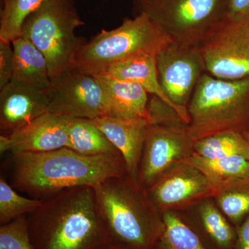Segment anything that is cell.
<instances>
[{
	"label": "cell",
	"mask_w": 249,
	"mask_h": 249,
	"mask_svg": "<svg viewBox=\"0 0 249 249\" xmlns=\"http://www.w3.org/2000/svg\"><path fill=\"white\" fill-rule=\"evenodd\" d=\"M99 75L140 85L149 94L158 98L174 109L183 122L189 124V114L175 106L162 89L157 72L156 55H142L118 62Z\"/></svg>",
	"instance_id": "16"
},
{
	"label": "cell",
	"mask_w": 249,
	"mask_h": 249,
	"mask_svg": "<svg viewBox=\"0 0 249 249\" xmlns=\"http://www.w3.org/2000/svg\"><path fill=\"white\" fill-rule=\"evenodd\" d=\"M93 188L98 215L111 245L155 249L163 231V220L138 181L127 174Z\"/></svg>",
	"instance_id": "3"
},
{
	"label": "cell",
	"mask_w": 249,
	"mask_h": 249,
	"mask_svg": "<svg viewBox=\"0 0 249 249\" xmlns=\"http://www.w3.org/2000/svg\"><path fill=\"white\" fill-rule=\"evenodd\" d=\"M163 231L154 249H207L186 222L173 213L162 217Z\"/></svg>",
	"instance_id": "23"
},
{
	"label": "cell",
	"mask_w": 249,
	"mask_h": 249,
	"mask_svg": "<svg viewBox=\"0 0 249 249\" xmlns=\"http://www.w3.org/2000/svg\"><path fill=\"white\" fill-rule=\"evenodd\" d=\"M162 89L175 106L188 113V106L206 65L199 45L172 42L157 55Z\"/></svg>",
	"instance_id": "11"
},
{
	"label": "cell",
	"mask_w": 249,
	"mask_h": 249,
	"mask_svg": "<svg viewBox=\"0 0 249 249\" xmlns=\"http://www.w3.org/2000/svg\"><path fill=\"white\" fill-rule=\"evenodd\" d=\"M65 118L68 132L67 147L84 155H121L92 120L69 116Z\"/></svg>",
	"instance_id": "19"
},
{
	"label": "cell",
	"mask_w": 249,
	"mask_h": 249,
	"mask_svg": "<svg viewBox=\"0 0 249 249\" xmlns=\"http://www.w3.org/2000/svg\"><path fill=\"white\" fill-rule=\"evenodd\" d=\"M50 0H3L0 15V40L12 42L21 35L29 15Z\"/></svg>",
	"instance_id": "24"
},
{
	"label": "cell",
	"mask_w": 249,
	"mask_h": 249,
	"mask_svg": "<svg viewBox=\"0 0 249 249\" xmlns=\"http://www.w3.org/2000/svg\"><path fill=\"white\" fill-rule=\"evenodd\" d=\"M0 249H35L29 236L27 215L0 226Z\"/></svg>",
	"instance_id": "27"
},
{
	"label": "cell",
	"mask_w": 249,
	"mask_h": 249,
	"mask_svg": "<svg viewBox=\"0 0 249 249\" xmlns=\"http://www.w3.org/2000/svg\"><path fill=\"white\" fill-rule=\"evenodd\" d=\"M11 43L14 53L12 80L46 88H53L48 63L43 53L22 36H19Z\"/></svg>",
	"instance_id": "18"
},
{
	"label": "cell",
	"mask_w": 249,
	"mask_h": 249,
	"mask_svg": "<svg viewBox=\"0 0 249 249\" xmlns=\"http://www.w3.org/2000/svg\"><path fill=\"white\" fill-rule=\"evenodd\" d=\"M146 190L156 209L164 211L215 196L217 191L199 170L184 163L173 167Z\"/></svg>",
	"instance_id": "12"
},
{
	"label": "cell",
	"mask_w": 249,
	"mask_h": 249,
	"mask_svg": "<svg viewBox=\"0 0 249 249\" xmlns=\"http://www.w3.org/2000/svg\"><path fill=\"white\" fill-rule=\"evenodd\" d=\"M49 112L91 120L114 117L110 100L101 82L93 75L74 69L53 82Z\"/></svg>",
	"instance_id": "10"
},
{
	"label": "cell",
	"mask_w": 249,
	"mask_h": 249,
	"mask_svg": "<svg viewBox=\"0 0 249 249\" xmlns=\"http://www.w3.org/2000/svg\"><path fill=\"white\" fill-rule=\"evenodd\" d=\"M147 117L149 124L138 175L139 184L145 189L193 155L195 144L188 124L155 96L149 103Z\"/></svg>",
	"instance_id": "7"
},
{
	"label": "cell",
	"mask_w": 249,
	"mask_h": 249,
	"mask_svg": "<svg viewBox=\"0 0 249 249\" xmlns=\"http://www.w3.org/2000/svg\"><path fill=\"white\" fill-rule=\"evenodd\" d=\"M183 163L195 167L216 188L249 178V160L240 155L206 159L193 153Z\"/></svg>",
	"instance_id": "20"
},
{
	"label": "cell",
	"mask_w": 249,
	"mask_h": 249,
	"mask_svg": "<svg viewBox=\"0 0 249 249\" xmlns=\"http://www.w3.org/2000/svg\"><path fill=\"white\" fill-rule=\"evenodd\" d=\"M200 229L195 231L207 249H235L237 232L212 203L199 209Z\"/></svg>",
	"instance_id": "21"
},
{
	"label": "cell",
	"mask_w": 249,
	"mask_h": 249,
	"mask_svg": "<svg viewBox=\"0 0 249 249\" xmlns=\"http://www.w3.org/2000/svg\"><path fill=\"white\" fill-rule=\"evenodd\" d=\"M27 217L35 249H105L110 245L91 186L61 191Z\"/></svg>",
	"instance_id": "2"
},
{
	"label": "cell",
	"mask_w": 249,
	"mask_h": 249,
	"mask_svg": "<svg viewBox=\"0 0 249 249\" xmlns=\"http://www.w3.org/2000/svg\"><path fill=\"white\" fill-rule=\"evenodd\" d=\"M105 249H129L127 248H125V247H120V246L114 245H109L108 246L107 248Z\"/></svg>",
	"instance_id": "31"
},
{
	"label": "cell",
	"mask_w": 249,
	"mask_h": 249,
	"mask_svg": "<svg viewBox=\"0 0 249 249\" xmlns=\"http://www.w3.org/2000/svg\"><path fill=\"white\" fill-rule=\"evenodd\" d=\"M215 196L223 213L232 222L238 223L249 214V178L219 187Z\"/></svg>",
	"instance_id": "25"
},
{
	"label": "cell",
	"mask_w": 249,
	"mask_h": 249,
	"mask_svg": "<svg viewBox=\"0 0 249 249\" xmlns=\"http://www.w3.org/2000/svg\"><path fill=\"white\" fill-rule=\"evenodd\" d=\"M93 76L101 82L109 96L114 117L124 119L147 117L149 93L140 85L105 75Z\"/></svg>",
	"instance_id": "17"
},
{
	"label": "cell",
	"mask_w": 249,
	"mask_h": 249,
	"mask_svg": "<svg viewBox=\"0 0 249 249\" xmlns=\"http://www.w3.org/2000/svg\"><path fill=\"white\" fill-rule=\"evenodd\" d=\"M194 153L206 159L240 155L249 160V143L242 132L226 131L196 141Z\"/></svg>",
	"instance_id": "22"
},
{
	"label": "cell",
	"mask_w": 249,
	"mask_h": 249,
	"mask_svg": "<svg viewBox=\"0 0 249 249\" xmlns=\"http://www.w3.org/2000/svg\"><path fill=\"white\" fill-rule=\"evenodd\" d=\"M136 5L178 43L199 45L227 19V0H143Z\"/></svg>",
	"instance_id": "8"
},
{
	"label": "cell",
	"mask_w": 249,
	"mask_h": 249,
	"mask_svg": "<svg viewBox=\"0 0 249 249\" xmlns=\"http://www.w3.org/2000/svg\"><path fill=\"white\" fill-rule=\"evenodd\" d=\"M199 45L208 74L222 80L249 78V22L227 19Z\"/></svg>",
	"instance_id": "9"
},
{
	"label": "cell",
	"mask_w": 249,
	"mask_h": 249,
	"mask_svg": "<svg viewBox=\"0 0 249 249\" xmlns=\"http://www.w3.org/2000/svg\"><path fill=\"white\" fill-rule=\"evenodd\" d=\"M52 88L11 80L0 89L1 135L12 134L49 112Z\"/></svg>",
	"instance_id": "13"
},
{
	"label": "cell",
	"mask_w": 249,
	"mask_h": 249,
	"mask_svg": "<svg viewBox=\"0 0 249 249\" xmlns=\"http://www.w3.org/2000/svg\"><path fill=\"white\" fill-rule=\"evenodd\" d=\"M6 155L1 176L16 191L41 200L69 188L93 187L107 178L127 175L121 155H84L67 147Z\"/></svg>",
	"instance_id": "1"
},
{
	"label": "cell",
	"mask_w": 249,
	"mask_h": 249,
	"mask_svg": "<svg viewBox=\"0 0 249 249\" xmlns=\"http://www.w3.org/2000/svg\"><path fill=\"white\" fill-rule=\"evenodd\" d=\"M85 23L71 0L46 1L23 23L21 35L43 53L52 84L71 70L73 60L87 40L76 35Z\"/></svg>",
	"instance_id": "6"
},
{
	"label": "cell",
	"mask_w": 249,
	"mask_h": 249,
	"mask_svg": "<svg viewBox=\"0 0 249 249\" xmlns=\"http://www.w3.org/2000/svg\"><path fill=\"white\" fill-rule=\"evenodd\" d=\"M173 40L143 13L127 18L119 27L102 30L85 42L72 69L99 75L114 64L142 55H156Z\"/></svg>",
	"instance_id": "4"
},
{
	"label": "cell",
	"mask_w": 249,
	"mask_h": 249,
	"mask_svg": "<svg viewBox=\"0 0 249 249\" xmlns=\"http://www.w3.org/2000/svg\"><path fill=\"white\" fill-rule=\"evenodd\" d=\"M92 121L120 152L127 175L138 181L139 167L149 124L147 117L124 119L102 116Z\"/></svg>",
	"instance_id": "15"
},
{
	"label": "cell",
	"mask_w": 249,
	"mask_h": 249,
	"mask_svg": "<svg viewBox=\"0 0 249 249\" xmlns=\"http://www.w3.org/2000/svg\"><path fill=\"white\" fill-rule=\"evenodd\" d=\"M244 135L245 136L246 138H247V141H248L249 143V132H244Z\"/></svg>",
	"instance_id": "32"
},
{
	"label": "cell",
	"mask_w": 249,
	"mask_h": 249,
	"mask_svg": "<svg viewBox=\"0 0 249 249\" xmlns=\"http://www.w3.org/2000/svg\"><path fill=\"white\" fill-rule=\"evenodd\" d=\"M65 116L47 112L9 135L0 136L1 155L45 152L67 146Z\"/></svg>",
	"instance_id": "14"
},
{
	"label": "cell",
	"mask_w": 249,
	"mask_h": 249,
	"mask_svg": "<svg viewBox=\"0 0 249 249\" xmlns=\"http://www.w3.org/2000/svg\"><path fill=\"white\" fill-rule=\"evenodd\" d=\"M235 249H249V217L237 230Z\"/></svg>",
	"instance_id": "30"
},
{
	"label": "cell",
	"mask_w": 249,
	"mask_h": 249,
	"mask_svg": "<svg viewBox=\"0 0 249 249\" xmlns=\"http://www.w3.org/2000/svg\"><path fill=\"white\" fill-rule=\"evenodd\" d=\"M43 203L19 194L4 177L0 178V224L11 222L16 218L34 212Z\"/></svg>",
	"instance_id": "26"
},
{
	"label": "cell",
	"mask_w": 249,
	"mask_h": 249,
	"mask_svg": "<svg viewBox=\"0 0 249 249\" xmlns=\"http://www.w3.org/2000/svg\"><path fill=\"white\" fill-rule=\"evenodd\" d=\"M227 19L249 22V0H227Z\"/></svg>",
	"instance_id": "29"
},
{
	"label": "cell",
	"mask_w": 249,
	"mask_h": 249,
	"mask_svg": "<svg viewBox=\"0 0 249 249\" xmlns=\"http://www.w3.org/2000/svg\"><path fill=\"white\" fill-rule=\"evenodd\" d=\"M14 53L12 43L0 40V89L12 80Z\"/></svg>",
	"instance_id": "28"
},
{
	"label": "cell",
	"mask_w": 249,
	"mask_h": 249,
	"mask_svg": "<svg viewBox=\"0 0 249 249\" xmlns=\"http://www.w3.org/2000/svg\"><path fill=\"white\" fill-rule=\"evenodd\" d=\"M188 129L195 142L242 129L249 122V78L222 80L205 73L188 106Z\"/></svg>",
	"instance_id": "5"
},
{
	"label": "cell",
	"mask_w": 249,
	"mask_h": 249,
	"mask_svg": "<svg viewBox=\"0 0 249 249\" xmlns=\"http://www.w3.org/2000/svg\"><path fill=\"white\" fill-rule=\"evenodd\" d=\"M143 1V0H136V1Z\"/></svg>",
	"instance_id": "33"
}]
</instances>
